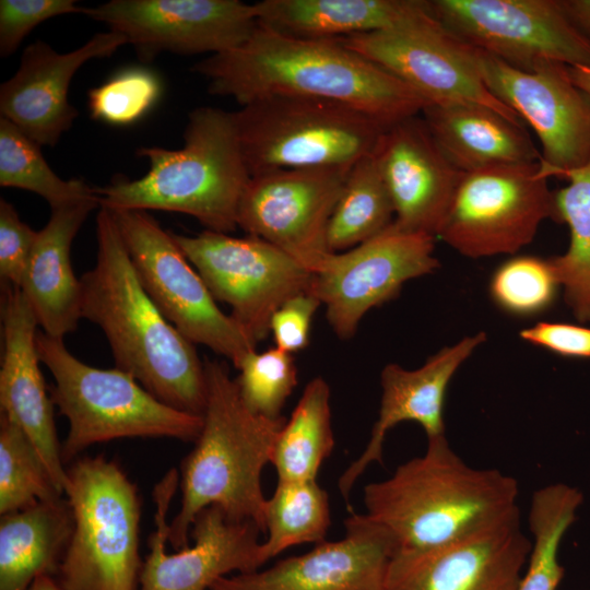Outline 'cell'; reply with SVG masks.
Wrapping results in <instances>:
<instances>
[{
	"mask_svg": "<svg viewBox=\"0 0 590 590\" xmlns=\"http://www.w3.org/2000/svg\"><path fill=\"white\" fill-rule=\"evenodd\" d=\"M0 186L34 192L44 198L51 209L98 198L95 188L84 180L60 178L44 158L40 145L2 117Z\"/></svg>",
	"mask_w": 590,
	"mask_h": 590,
	"instance_id": "836d02e7",
	"label": "cell"
},
{
	"mask_svg": "<svg viewBox=\"0 0 590 590\" xmlns=\"http://www.w3.org/2000/svg\"><path fill=\"white\" fill-rule=\"evenodd\" d=\"M568 185L554 192L558 222L568 224L570 243L565 253L548 258L564 300L580 322L590 321V161L567 172Z\"/></svg>",
	"mask_w": 590,
	"mask_h": 590,
	"instance_id": "f546056e",
	"label": "cell"
},
{
	"mask_svg": "<svg viewBox=\"0 0 590 590\" xmlns=\"http://www.w3.org/2000/svg\"><path fill=\"white\" fill-rule=\"evenodd\" d=\"M83 14L123 35L143 62L164 51L221 54L259 24L253 3L239 0H111Z\"/></svg>",
	"mask_w": 590,
	"mask_h": 590,
	"instance_id": "e0dca14e",
	"label": "cell"
},
{
	"mask_svg": "<svg viewBox=\"0 0 590 590\" xmlns=\"http://www.w3.org/2000/svg\"><path fill=\"white\" fill-rule=\"evenodd\" d=\"M253 5L259 24L311 39L397 28L432 13L424 0H262Z\"/></svg>",
	"mask_w": 590,
	"mask_h": 590,
	"instance_id": "4316f807",
	"label": "cell"
},
{
	"mask_svg": "<svg viewBox=\"0 0 590 590\" xmlns=\"http://www.w3.org/2000/svg\"><path fill=\"white\" fill-rule=\"evenodd\" d=\"M213 95L240 106L275 97L342 103L385 122L420 115L428 104L391 73L339 39L285 35L258 24L241 45L192 67Z\"/></svg>",
	"mask_w": 590,
	"mask_h": 590,
	"instance_id": "6da1fadb",
	"label": "cell"
},
{
	"mask_svg": "<svg viewBox=\"0 0 590 590\" xmlns=\"http://www.w3.org/2000/svg\"><path fill=\"white\" fill-rule=\"evenodd\" d=\"M588 590H590V588Z\"/></svg>",
	"mask_w": 590,
	"mask_h": 590,
	"instance_id": "bcb514c9",
	"label": "cell"
},
{
	"mask_svg": "<svg viewBox=\"0 0 590 590\" xmlns=\"http://www.w3.org/2000/svg\"><path fill=\"white\" fill-rule=\"evenodd\" d=\"M73 524L71 506L61 497L1 515L0 590H27L39 576L54 577Z\"/></svg>",
	"mask_w": 590,
	"mask_h": 590,
	"instance_id": "83f0119b",
	"label": "cell"
},
{
	"mask_svg": "<svg viewBox=\"0 0 590 590\" xmlns=\"http://www.w3.org/2000/svg\"><path fill=\"white\" fill-rule=\"evenodd\" d=\"M485 340L484 332L465 337L442 347L416 369H405L393 363L384 367L379 413L367 446L338 481L345 499L366 469L382 462L386 435L397 424L415 422L424 429L427 439L446 436L444 406L448 385L461 364Z\"/></svg>",
	"mask_w": 590,
	"mask_h": 590,
	"instance_id": "cb8c5ba5",
	"label": "cell"
},
{
	"mask_svg": "<svg viewBox=\"0 0 590 590\" xmlns=\"http://www.w3.org/2000/svg\"><path fill=\"white\" fill-rule=\"evenodd\" d=\"M421 116L441 152L462 173L541 160L523 125L487 106L429 104Z\"/></svg>",
	"mask_w": 590,
	"mask_h": 590,
	"instance_id": "484cf974",
	"label": "cell"
},
{
	"mask_svg": "<svg viewBox=\"0 0 590 590\" xmlns=\"http://www.w3.org/2000/svg\"><path fill=\"white\" fill-rule=\"evenodd\" d=\"M172 234L215 300L229 306V316L256 344L270 333L278 308L309 291L312 273L259 237L209 229L194 236Z\"/></svg>",
	"mask_w": 590,
	"mask_h": 590,
	"instance_id": "8fae6325",
	"label": "cell"
},
{
	"mask_svg": "<svg viewBox=\"0 0 590 590\" xmlns=\"http://www.w3.org/2000/svg\"><path fill=\"white\" fill-rule=\"evenodd\" d=\"M330 524L329 496L317 480L278 481L266 503L263 565L291 546L324 542Z\"/></svg>",
	"mask_w": 590,
	"mask_h": 590,
	"instance_id": "d6a6232c",
	"label": "cell"
},
{
	"mask_svg": "<svg viewBox=\"0 0 590 590\" xmlns=\"http://www.w3.org/2000/svg\"><path fill=\"white\" fill-rule=\"evenodd\" d=\"M148 173L137 179L118 175L95 188L99 208L157 210L190 215L205 229L228 234L250 174L243 155L235 114L198 107L188 117L184 146H143Z\"/></svg>",
	"mask_w": 590,
	"mask_h": 590,
	"instance_id": "5b68a950",
	"label": "cell"
},
{
	"mask_svg": "<svg viewBox=\"0 0 590 590\" xmlns=\"http://www.w3.org/2000/svg\"><path fill=\"white\" fill-rule=\"evenodd\" d=\"M374 156L393 204V223L437 238L463 173L441 152L421 114L390 123Z\"/></svg>",
	"mask_w": 590,
	"mask_h": 590,
	"instance_id": "7402d4cb",
	"label": "cell"
},
{
	"mask_svg": "<svg viewBox=\"0 0 590 590\" xmlns=\"http://www.w3.org/2000/svg\"><path fill=\"white\" fill-rule=\"evenodd\" d=\"M472 51L486 88L534 130L548 178L590 161V98L574 84L568 66L548 63L526 71L477 48Z\"/></svg>",
	"mask_w": 590,
	"mask_h": 590,
	"instance_id": "9a60e30c",
	"label": "cell"
},
{
	"mask_svg": "<svg viewBox=\"0 0 590 590\" xmlns=\"http://www.w3.org/2000/svg\"><path fill=\"white\" fill-rule=\"evenodd\" d=\"M27 590H61L56 579L50 575L36 578Z\"/></svg>",
	"mask_w": 590,
	"mask_h": 590,
	"instance_id": "f6af8a7d",
	"label": "cell"
},
{
	"mask_svg": "<svg viewBox=\"0 0 590 590\" xmlns=\"http://www.w3.org/2000/svg\"><path fill=\"white\" fill-rule=\"evenodd\" d=\"M582 503V492L562 482L533 493L528 514L531 552L517 590L558 589L565 575L559 547Z\"/></svg>",
	"mask_w": 590,
	"mask_h": 590,
	"instance_id": "4dcf8cb0",
	"label": "cell"
},
{
	"mask_svg": "<svg viewBox=\"0 0 590 590\" xmlns=\"http://www.w3.org/2000/svg\"><path fill=\"white\" fill-rule=\"evenodd\" d=\"M515 477L465 463L447 437L427 439L425 452L391 476L365 486L366 515L393 538L397 550L442 545L518 509Z\"/></svg>",
	"mask_w": 590,
	"mask_h": 590,
	"instance_id": "3957f363",
	"label": "cell"
},
{
	"mask_svg": "<svg viewBox=\"0 0 590 590\" xmlns=\"http://www.w3.org/2000/svg\"><path fill=\"white\" fill-rule=\"evenodd\" d=\"M440 24L465 44L526 71L548 63L590 67V38L562 0H433Z\"/></svg>",
	"mask_w": 590,
	"mask_h": 590,
	"instance_id": "7c38bea8",
	"label": "cell"
},
{
	"mask_svg": "<svg viewBox=\"0 0 590 590\" xmlns=\"http://www.w3.org/2000/svg\"><path fill=\"white\" fill-rule=\"evenodd\" d=\"M344 526L341 540L264 569L223 576L210 590H385L393 538L366 514L352 512Z\"/></svg>",
	"mask_w": 590,
	"mask_h": 590,
	"instance_id": "ffe728a7",
	"label": "cell"
},
{
	"mask_svg": "<svg viewBox=\"0 0 590 590\" xmlns=\"http://www.w3.org/2000/svg\"><path fill=\"white\" fill-rule=\"evenodd\" d=\"M35 445L22 427L0 415V515L62 497Z\"/></svg>",
	"mask_w": 590,
	"mask_h": 590,
	"instance_id": "e575fe53",
	"label": "cell"
},
{
	"mask_svg": "<svg viewBox=\"0 0 590 590\" xmlns=\"http://www.w3.org/2000/svg\"><path fill=\"white\" fill-rule=\"evenodd\" d=\"M1 285V414L15 421L27 434L56 486L64 494L68 474L54 420V403L39 368L38 323L22 290Z\"/></svg>",
	"mask_w": 590,
	"mask_h": 590,
	"instance_id": "603a6c76",
	"label": "cell"
},
{
	"mask_svg": "<svg viewBox=\"0 0 590 590\" xmlns=\"http://www.w3.org/2000/svg\"><path fill=\"white\" fill-rule=\"evenodd\" d=\"M571 22L590 38V0H562Z\"/></svg>",
	"mask_w": 590,
	"mask_h": 590,
	"instance_id": "7bdbcfd3",
	"label": "cell"
},
{
	"mask_svg": "<svg viewBox=\"0 0 590 590\" xmlns=\"http://www.w3.org/2000/svg\"><path fill=\"white\" fill-rule=\"evenodd\" d=\"M38 357L50 370L49 394L69 421L61 445L64 464L88 447L120 438L167 437L182 441L198 438L202 416L179 411L160 401L131 375L102 369L76 358L63 339L37 331Z\"/></svg>",
	"mask_w": 590,
	"mask_h": 590,
	"instance_id": "8992f818",
	"label": "cell"
},
{
	"mask_svg": "<svg viewBox=\"0 0 590 590\" xmlns=\"http://www.w3.org/2000/svg\"><path fill=\"white\" fill-rule=\"evenodd\" d=\"M110 212L142 286L163 316L191 343L209 347L237 368L257 344L220 309L172 232L148 211Z\"/></svg>",
	"mask_w": 590,
	"mask_h": 590,
	"instance_id": "9c48e42d",
	"label": "cell"
},
{
	"mask_svg": "<svg viewBox=\"0 0 590 590\" xmlns=\"http://www.w3.org/2000/svg\"><path fill=\"white\" fill-rule=\"evenodd\" d=\"M64 494L73 531L57 571L61 590H138L141 505L137 486L103 456L74 460Z\"/></svg>",
	"mask_w": 590,
	"mask_h": 590,
	"instance_id": "52a82bcc",
	"label": "cell"
},
{
	"mask_svg": "<svg viewBox=\"0 0 590 590\" xmlns=\"http://www.w3.org/2000/svg\"><path fill=\"white\" fill-rule=\"evenodd\" d=\"M557 285L547 259L520 256L496 270L491 294L503 309L517 315H532L552 303Z\"/></svg>",
	"mask_w": 590,
	"mask_h": 590,
	"instance_id": "74e56055",
	"label": "cell"
},
{
	"mask_svg": "<svg viewBox=\"0 0 590 590\" xmlns=\"http://www.w3.org/2000/svg\"><path fill=\"white\" fill-rule=\"evenodd\" d=\"M162 94L158 75L143 67L123 69L88 91L91 117L113 126H129L143 118Z\"/></svg>",
	"mask_w": 590,
	"mask_h": 590,
	"instance_id": "8d00e7d4",
	"label": "cell"
},
{
	"mask_svg": "<svg viewBox=\"0 0 590 590\" xmlns=\"http://www.w3.org/2000/svg\"><path fill=\"white\" fill-rule=\"evenodd\" d=\"M339 40L391 73L428 105L481 104L523 125L519 116L484 85L474 63L472 47L447 31L433 11L397 28Z\"/></svg>",
	"mask_w": 590,
	"mask_h": 590,
	"instance_id": "5bb4252c",
	"label": "cell"
},
{
	"mask_svg": "<svg viewBox=\"0 0 590 590\" xmlns=\"http://www.w3.org/2000/svg\"><path fill=\"white\" fill-rule=\"evenodd\" d=\"M99 208L98 198L56 209L38 231L20 288L38 326L54 338L63 339L82 319L81 281L73 272L72 241L87 215Z\"/></svg>",
	"mask_w": 590,
	"mask_h": 590,
	"instance_id": "d4e9b609",
	"label": "cell"
},
{
	"mask_svg": "<svg viewBox=\"0 0 590 590\" xmlns=\"http://www.w3.org/2000/svg\"><path fill=\"white\" fill-rule=\"evenodd\" d=\"M251 176L297 168L351 167L370 155L390 125L352 106L275 96L234 111Z\"/></svg>",
	"mask_w": 590,
	"mask_h": 590,
	"instance_id": "ba28073f",
	"label": "cell"
},
{
	"mask_svg": "<svg viewBox=\"0 0 590 590\" xmlns=\"http://www.w3.org/2000/svg\"><path fill=\"white\" fill-rule=\"evenodd\" d=\"M330 394V387L321 376L305 386L273 446L270 463L278 481L317 479L334 447Z\"/></svg>",
	"mask_w": 590,
	"mask_h": 590,
	"instance_id": "f1b7e54d",
	"label": "cell"
},
{
	"mask_svg": "<svg viewBox=\"0 0 590 590\" xmlns=\"http://www.w3.org/2000/svg\"><path fill=\"white\" fill-rule=\"evenodd\" d=\"M351 167L251 176L239 201L237 226L279 247L312 273L330 252L328 224Z\"/></svg>",
	"mask_w": 590,
	"mask_h": 590,
	"instance_id": "ac0fdd59",
	"label": "cell"
},
{
	"mask_svg": "<svg viewBox=\"0 0 590 590\" xmlns=\"http://www.w3.org/2000/svg\"><path fill=\"white\" fill-rule=\"evenodd\" d=\"M531 545L516 510L442 545L397 550L385 590H517Z\"/></svg>",
	"mask_w": 590,
	"mask_h": 590,
	"instance_id": "d6986e66",
	"label": "cell"
},
{
	"mask_svg": "<svg viewBox=\"0 0 590 590\" xmlns=\"http://www.w3.org/2000/svg\"><path fill=\"white\" fill-rule=\"evenodd\" d=\"M37 233L20 219L12 203L0 199L1 284L21 286Z\"/></svg>",
	"mask_w": 590,
	"mask_h": 590,
	"instance_id": "ab89813d",
	"label": "cell"
},
{
	"mask_svg": "<svg viewBox=\"0 0 590 590\" xmlns=\"http://www.w3.org/2000/svg\"><path fill=\"white\" fill-rule=\"evenodd\" d=\"M321 305L319 299L304 292L283 303L273 314L270 333L275 347L294 354L309 343V333L314 315Z\"/></svg>",
	"mask_w": 590,
	"mask_h": 590,
	"instance_id": "60d3db41",
	"label": "cell"
},
{
	"mask_svg": "<svg viewBox=\"0 0 590 590\" xmlns=\"http://www.w3.org/2000/svg\"><path fill=\"white\" fill-rule=\"evenodd\" d=\"M203 363L202 428L181 462L180 509L168 524L174 550L189 545L194 518L210 506L220 507L233 520L251 521L266 533L261 474L285 422L284 417L271 420L252 413L226 363L211 358Z\"/></svg>",
	"mask_w": 590,
	"mask_h": 590,
	"instance_id": "277c9868",
	"label": "cell"
},
{
	"mask_svg": "<svg viewBox=\"0 0 590 590\" xmlns=\"http://www.w3.org/2000/svg\"><path fill=\"white\" fill-rule=\"evenodd\" d=\"M126 44L123 35L110 30L64 54L40 39L30 44L17 71L0 86L1 117L40 146L56 145L79 115L68 99L76 71L88 60L110 57Z\"/></svg>",
	"mask_w": 590,
	"mask_h": 590,
	"instance_id": "44dd1931",
	"label": "cell"
},
{
	"mask_svg": "<svg viewBox=\"0 0 590 590\" xmlns=\"http://www.w3.org/2000/svg\"><path fill=\"white\" fill-rule=\"evenodd\" d=\"M547 179L540 161L463 173L437 238L470 258L515 253L557 221Z\"/></svg>",
	"mask_w": 590,
	"mask_h": 590,
	"instance_id": "30bf717a",
	"label": "cell"
},
{
	"mask_svg": "<svg viewBox=\"0 0 590 590\" xmlns=\"http://www.w3.org/2000/svg\"><path fill=\"white\" fill-rule=\"evenodd\" d=\"M436 238L394 223L341 252H329L312 271L309 293L326 307L333 332L351 339L371 308L392 299L412 279L434 272Z\"/></svg>",
	"mask_w": 590,
	"mask_h": 590,
	"instance_id": "4fadbf2b",
	"label": "cell"
},
{
	"mask_svg": "<svg viewBox=\"0 0 590 590\" xmlns=\"http://www.w3.org/2000/svg\"><path fill=\"white\" fill-rule=\"evenodd\" d=\"M394 209L374 153L350 169L327 229L330 252L349 250L385 231Z\"/></svg>",
	"mask_w": 590,
	"mask_h": 590,
	"instance_id": "1f68e13d",
	"label": "cell"
},
{
	"mask_svg": "<svg viewBox=\"0 0 590 590\" xmlns=\"http://www.w3.org/2000/svg\"><path fill=\"white\" fill-rule=\"evenodd\" d=\"M568 74L574 84L590 98V67H567Z\"/></svg>",
	"mask_w": 590,
	"mask_h": 590,
	"instance_id": "ee69618b",
	"label": "cell"
},
{
	"mask_svg": "<svg viewBox=\"0 0 590 590\" xmlns=\"http://www.w3.org/2000/svg\"><path fill=\"white\" fill-rule=\"evenodd\" d=\"M178 484L179 473L172 469L154 487L156 529L148 541L150 552L138 590H210L223 576L260 569L258 526L233 520L217 506L206 507L194 518L192 545L167 553L166 517Z\"/></svg>",
	"mask_w": 590,
	"mask_h": 590,
	"instance_id": "2e32d148",
	"label": "cell"
},
{
	"mask_svg": "<svg viewBox=\"0 0 590 590\" xmlns=\"http://www.w3.org/2000/svg\"><path fill=\"white\" fill-rule=\"evenodd\" d=\"M235 382L245 405L255 414L281 418V411L297 385L293 354L278 347L249 353L236 368Z\"/></svg>",
	"mask_w": 590,
	"mask_h": 590,
	"instance_id": "d590c367",
	"label": "cell"
},
{
	"mask_svg": "<svg viewBox=\"0 0 590 590\" xmlns=\"http://www.w3.org/2000/svg\"><path fill=\"white\" fill-rule=\"evenodd\" d=\"M96 237V263L80 278L82 318L102 329L116 368L165 404L202 416L204 363L148 295L106 208L97 213Z\"/></svg>",
	"mask_w": 590,
	"mask_h": 590,
	"instance_id": "7a4b0ae2",
	"label": "cell"
},
{
	"mask_svg": "<svg viewBox=\"0 0 590 590\" xmlns=\"http://www.w3.org/2000/svg\"><path fill=\"white\" fill-rule=\"evenodd\" d=\"M75 0H1L0 55H12L25 36L44 21L63 14L83 13Z\"/></svg>",
	"mask_w": 590,
	"mask_h": 590,
	"instance_id": "f35d334b",
	"label": "cell"
},
{
	"mask_svg": "<svg viewBox=\"0 0 590 590\" xmlns=\"http://www.w3.org/2000/svg\"><path fill=\"white\" fill-rule=\"evenodd\" d=\"M520 338L564 356L590 357V328L539 322L523 329Z\"/></svg>",
	"mask_w": 590,
	"mask_h": 590,
	"instance_id": "b9f144b4",
	"label": "cell"
}]
</instances>
